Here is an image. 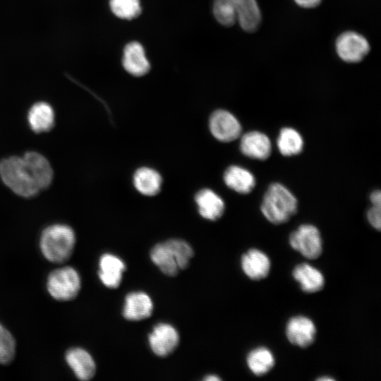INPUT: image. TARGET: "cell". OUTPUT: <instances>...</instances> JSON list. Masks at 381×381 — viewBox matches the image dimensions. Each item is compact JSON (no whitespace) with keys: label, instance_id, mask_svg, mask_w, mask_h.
<instances>
[{"label":"cell","instance_id":"obj_24","mask_svg":"<svg viewBox=\"0 0 381 381\" xmlns=\"http://www.w3.org/2000/svg\"><path fill=\"white\" fill-rule=\"evenodd\" d=\"M279 152L284 156L296 155L301 152L303 140L301 134L294 128H283L277 140Z\"/></svg>","mask_w":381,"mask_h":381},{"label":"cell","instance_id":"obj_18","mask_svg":"<svg viewBox=\"0 0 381 381\" xmlns=\"http://www.w3.org/2000/svg\"><path fill=\"white\" fill-rule=\"evenodd\" d=\"M123 66L127 72L134 76H142L149 71L150 63L139 42H131L126 44L123 51Z\"/></svg>","mask_w":381,"mask_h":381},{"label":"cell","instance_id":"obj_5","mask_svg":"<svg viewBox=\"0 0 381 381\" xmlns=\"http://www.w3.org/2000/svg\"><path fill=\"white\" fill-rule=\"evenodd\" d=\"M47 287L49 294L54 299L68 301L78 295L81 280L78 272L73 267H61L49 274Z\"/></svg>","mask_w":381,"mask_h":381},{"label":"cell","instance_id":"obj_19","mask_svg":"<svg viewBox=\"0 0 381 381\" xmlns=\"http://www.w3.org/2000/svg\"><path fill=\"white\" fill-rule=\"evenodd\" d=\"M236 20L246 32L255 31L261 22V13L255 0H234Z\"/></svg>","mask_w":381,"mask_h":381},{"label":"cell","instance_id":"obj_30","mask_svg":"<svg viewBox=\"0 0 381 381\" xmlns=\"http://www.w3.org/2000/svg\"><path fill=\"white\" fill-rule=\"evenodd\" d=\"M370 200L373 205H380L381 193L380 190H374L370 195Z\"/></svg>","mask_w":381,"mask_h":381},{"label":"cell","instance_id":"obj_1","mask_svg":"<svg viewBox=\"0 0 381 381\" xmlns=\"http://www.w3.org/2000/svg\"><path fill=\"white\" fill-rule=\"evenodd\" d=\"M0 176L8 188L20 196L32 197L41 190L34 170L24 156L1 160Z\"/></svg>","mask_w":381,"mask_h":381},{"label":"cell","instance_id":"obj_28","mask_svg":"<svg viewBox=\"0 0 381 381\" xmlns=\"http://www.w3.org/2000/svg\"><path fill=\"white\" fill-rule=\"evenodd\" d=\"M367 219L370 224L380 231L381 228L380 205H373L367 212Z\"/></svg>","mask_w":381,"mask_h":381},{"label":"cell","instance_id":"obj_31","mask_svg":"<svg viewBox=\"0 0 381 381\" xmlns=\"http://www.w3.org/2000/svg\"><path fill=\"white\" fill-rule=\"evenodd\" d=\"M204 380L207 381H219L221 380V378L216 375H210L207 376Z\"/></svg>","mask_w":381,"mask_h":381},{"label":"cell","instance_id":"obj_25","mask_svg":"<svg viewBox=\"0 0 381 381\" xmlns=\"http://www.w3.org/2000/svg\"><path fill=\"white\" fill-rule=\"evenodd\" d=\"M109 5L113 13L122 19L135 18L141 11L139 0H110Z\"/></svg>","mask_w":381,"mask_h":381},{"label":"cell","instance_id":"obj_8","mask_svg":"<svg viewBox=\"0 0 381 381\" xmlns=\"http://www.w3.org/2000/svg\"><path fill=\"white\" fill-rule=\"evenodd\" d=\"M336 50L343 61L348 63H357L368 54L370 45L363 35L353 31H346L337 37Z\"/></svg>","mask_w":381,"mask_h":381},{"label":"cell","instance_id":"obj_7","mask_svg":"<svg viewBox=\"0 0 381 381\" xmlns=\"http://www.w3.org/2000/svg\"><path fill=\"white\" fill-rule=\"evenodd\" d=\"M285 335L291 344L301 349L308 348L315 341L317 327L308 316L296 315L286 321Z\"/></svg>","mask_w":381,"mask_h":381},{"label":"cell","instance_id":"obj_27","mask_svg":"<svg viewBox=\"0 0 381 381\" xmlns=\"http://www.w3.org/2000/svg\"><path fill=\"white\" fill-rule=\"evenodd\" d=\"M213 13L216 20L222 25H233L236 21L234 0H214Z\"/></svg>","mask_w":381,"mask_h":381},{"label":"cell","instance_id":"obj_16","mask_svg":"<svg viewBox=\"0 0 381 381\" xmlns=\"http://www.w3.org/2000/svg\"><path fill=\"white\" fill-rule=\"evenodd\" d=\"M152 310V301L147 294L131 292L126 296L123 315L126 320L138 321L150 317Z\"/></svg>","mask_w":381,"mask_h":381},{"label":"cell","instance_id":"obj_12","mask_svg":"<svg viewBox=\"0 0 381 381\" xmlns=\"http://www.w3.org/2000/svg\"><path fill=\"white\" fill-rule=\"evenodd\" d=\"M291 276L306 294L318 293L325 286V277L322 271L307 262L296 265L291 271Z\"/></svg>","mask_w":381,"mask_h":381},{"label":"cell","instance_id":"obj_26","mask_svg":"<svg viewBox=\"0 0 381 381\" xmlns=\"http://www.w3.org/2000/svg\"><path fill=\"white\" fill-rule=\"evenodd\" d=\"M16 344L13 334L0 323V364L11 363L16 355Z\"/></svg>","mask_w":381,"mask_h":381},{"label":"cell","instance_id":"obj_13","mask_svg":"<svg viewBox=\"0 0 381 381\" xmlns=\"http://www.w3.org/2000/svg\"><path fill=\"white\" fill-rule=\"evenodd\" d=\"M240 150L246 157L264 160L267 159L271 154L272 143L265 134L253 131L245 133L241 137Z\"/></svg>","mask_w":381,"mask_h":381},{"label":"cell","instance_id":"obj_10","mask_svg":"<svg viewBox=\"0 0 381 381\" xmlns=\"http://www.w3.org/2000/svg\"><path fill=\"white\" fill-rule=\"evenodd\" d=\"M210 129L215 138L222 142H231L239 137L241 126L238 119L226 110H217L210 117Z\"/></svg>","mask_w":381,"mask_h":381},{"label":"cell","instance_id":"obj_3","mask_svg":"<svg viewBox=\"0 0 381 381\" xmlns=\"http://www.w3.org/2000/svg\"><path fill=\"white\" fill-rule=\"evenodd\" d=\"M297 207V199L294 194L282 183H273L265 193L260 210L270 223L281 224L296 214Z\"/></svg>","mask_w":381,"mask_h":381},{"label":"cell","instance_id":"obj_17","mask_svg":"<svg viewBox=\"0 0 381 381\" xmlns=\"http://www.w3.org/2000/svg\"><path fill=\"white\" fill-rule=\"evenodd\" d=\"M246 363L253 375L260 377L267 375L274 368L276 358L270 348L265 346H258L248 352Z\"/></svg>","mask_w":381,"mask_h":381},{"label":"cell","instance_id":"obj_21","mask_svg":"<svg viewBox=\"0 0 381 381\" xmlns=\"http://www.w3.org/2000/svg\"><path fill=\"white\" fill-rule=\"evenodd\" d=\"M226 185L237 193L246 194L255 186L253 174L245 168L239 166H230L224 174Z\"/></svg>","mask_w":381,"mask_h":381},{"label":"cell","instance_id":"obj_32","mask_svg":"<svg viewBox=\"0 0 381 381\" xmlns=\"http://www.w3.org/2000/svg\"><path fill=\"white\" fill-rule=\"evenodd\" d=\"M318 381H334L335 379L334 377H329L328 375L319 377L317 378Z\"/></svg>","mask_w":381,"mask_h":381},{"label":"cell","instance_id":"obj_23","mask_svg":"<svg viewBox=\"0 0 381 381\" xmlns=\"http://www.w3.org/2000/svg\"><path fill=\"white\" fill-rule=\"evenodd\" d=\"M133 183L140 193L145 195H154L160 190L162 177L155 170L148 167H142L135 171Z\"/></svg>","mask_w":381,"mask_h":381},{"label":"cell","instance_id":"obj_20","mask_svg":"<svg viewBox=\"0 0 381 381\" xmlns=\"http://www.w3.org/2000/svg\"><path fill=\"white\" fill-rule=\"evenodd\" d=\"M195 202L199 213L207 219L217 220L224 213V200L210 189L205 188L200 190L195 195Z\"/></svg>","mask_w":381,"mask_h":381},{"label":"cell","instance_id":"obj_4","mask_svg":"<svg viewBox=\"0 0 381 381\" xmlns=\"http://www.w3.org/2000/svg\"><path fill=\"white\" fill-rule=\"evenodd\" d=\"M75 244L73 230L61 224L47 227L42 231L40 241V249L44 258L55 263L68 260L73 252Z\"/></svg>","mask_w":381,"mask_h":381},{"label":"cell","instance_id":"obj_2","mask_svg":"<svg viewBox=\"0 0 381 381\" xmlns=\"http://www.w3.org/2000/svg\"><path fill=\"white\" fill-rule=\"evenodd\" d=\"M193 255L190 246L181 239H169L155 245L150 251L152 261L166 275L174 277L188 267Z\"/></svg>","mask_w":381,"mask_h":381},{"label":"cell","instance_id":"obj_29","mask_svg":"<svg viewBox=\"0 0 381 381\" xmlns=\"http://www.w3.org/2000/svg\"><path fill=\"white\" fill-rule=\"evenodd\" d=\"M301 7L306 8H315L318 6L322 0H294Z\"/></svg>","mask_w":381,"mask_h":381},{"label":"cell","instance_id":"obj_15","mask_svg":"<svg viewBox=\"0 0 381 381\" xmlns=\"http://www.w3.org/2000/svg\"><path fill=\"white\" fill-rule=\"evenodd\" d=\"M99 267L98 275L102 284L108 288H117L126 270L124 262L116 255L105 253L99 259Z\"/></svg>","mask_w":381,"mask_h":381},{"label":"cell","instance_id":"obj_11","mask_svg":"<svg viewBox=\"0 0 381 381\" xmlns=\"http://www.w3.org/2000/svg\"><path fill=\"white\" fill-rule=\"evenodd\" d=\"M150 346L155 354L164 357L171 353L179 342V335L171 325L159 323L148 337Z\"/></svg>","mask_w":381,"mask_h":381},{"label":"cell","instance_id":"obj_22","mask_svg":"<svg viewBox=\"0 0 381 381\" xmlns=\"http://www.w3.org/2000/svg\"><path fill=\"white\" fill-rule=\"evenodd\" d=\"M28 120L30 128L35 133L48 131L54 123L53 109L46 102H37L30 108Z\"/></svg>","mask_w":381,"mask_h":381},{"label":"cell","instance_id":"obj_9","mask_svg":"<svg viewBox=\"0 0 381 381\" xmlns=\"http://www.w3.org/2000/svg\"><path fill=\"white\" fill-rule=\"evenodd\" d=\"M240 262L243 274L253 281L267 278L272 269V261L269 255L257 248H251L243 253Z\"/></svg>","mask_w":381,"mask_h":381},{"label":"cell","instance_id":"obj_14","mask_svg":"<svg viewBox=\"0 0 381 381\" xmlns=\"http://www.w3.org/2000/svg\"><path fill=\"white\" fill-rule=\"evenodd\" d=\"M67 364L80 380H91L96 372V365L92 356L85 349L75 347L67 351L65 356Z\"/></svg>","mask_w":381,"mask_h":381},{"label":"cell","instance_id":"obj_6","mask_svg":"<svg viewBox=\"0 0 381 381\" xmlns=\"http://www.w3.org/2000/svg\"><path fill=\"white\" fill-rule=\"evenodd\" d=\"M290 247L304 258L314 260L323 252V241L320 230L311 224L300 225L289 237Z\"/></svg>","mask_w":381,"mask_h":381}]
</instances>
